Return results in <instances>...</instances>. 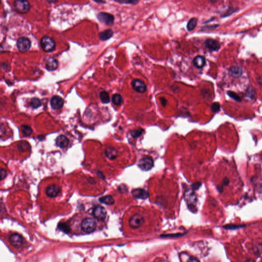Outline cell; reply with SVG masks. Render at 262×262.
<instances>
[{
    "label": "cell",
    "mask_w": 262,
    "mask_h": 262,
    "mask_svg": "<svg viewBox=\"0 0 262 262\" xmlns=\"http://www.w3.org/2000/svg\"><path fill=\"white\" fill-rule=\"evenodd\" d=\"M40 46L44 51L52 52L55 48L54 40L49 36H44L40 40Z\"/></svg>",
    "instance_id": "obj_1"
},
{
    "label": "cell",
    "mask_w": 262,
    "mask_h": 262,
    "mask_svg": "<svg viewBox=\"0 0 262 262\" xmlns=\"http://www.w3.org/2000/svg\"><path fill=\"white\" fill-rule=\"evenodd\" d=\"M96 228V223L94 219L90 218H85L81 223V228L86 233H91L95 231Z\"/></svg>",
    "instance_id": "obj_2"
},
{
    "label": "cell",
    "mask_w": 262,
    "mask_h": 262,
    "mask_svg": "<svg viewBox=\"0 0 262 262\" xmlns=\"http://www.w3.org/2000/svg\"><path fill=\"white\" fill-rule=\"evenodd\" d=\"M13 6L15 10L20 13H27L30 8V4L27 1H16L13 3Z\"/></svg>",
    "instance_id": "obj_3"
},
{
    "label": "cell",
    "mask_w": 262,
    "mask_h": 262,
    "mask_svg": "<svg viewBox=\"0 0 262 262\" xmlns=\"http://www.w3.org/2000/svg\"><path fill=\"white\" fill-rule=\"evenodd\" d=\"M144 218L142 215L136 213L133 215L129 220V225L132 228L137 229L144 223Z\"/></svg>",
    "instance_id": "obj_4"
},
{
    "label": "cell",
    "mask_w": 262,
    "mask_h": 262,
    "mask_svg": "<svg viewBox=\"0 0 262 262\" xmlns=\"http://www.w3.org/2000/svg\"><path fill=\"white\" fill-rule=\"evenodd\" d=\"M185 196L189 208H190V209H194L197 202L196 194L193 190H188L185 193Z\"/></svg>",
    "instance_id": "obj_5"
},
{
    "label": "cell",
    "mask_w": 262,
    "mask_h": 262,
    "mask_svg": "<svg viewBox=\"0 0 262 262\" xmlns=\"http://www.w3.org/2000/svg\"><path fill=\"white\" fill-rule=\"evenodd\" d=\"M97 19L100 22L109 26L113 25L115 19L114 16L112 15L104 12H101L98 13L97 15Z\"/></svg>",
    "instance_id": "obj_6"
},
{
    "label": "cell",
    "mask_w": 262,
    "mask_h": 262,
    "mask_svg": "<svg viewBox=\"0 0 262 262\" xmlns=\"http://www.w3.org/2000/svg\"><path fill=\"white\" fill-rule=\"evenodd\" d=\"M138 166L140 169L144 171H148L151 170L154 166V161L151 158L146 157L139 160Z\"/></svg>",
    "instance_id": "obj_7"
},
{
    "label": "cell",
    "mask_w": 262,
    "mask_h": 262,
    "mask_svg": "<svg viewBox=\"0 0 262 262\" xmlns=\"http://www.w3.org/2000/svg\"><path fill=\"white\" fill-rule=\"evenodd\" d=\"M131 85L134 91L139 93H143L147 90V85L140 79H134L131 82Z\"/></svg>",
    "instance_id": "obj_8"
},
{
    "label": "cell",
    "mask_w": 262,
    "mask_h": 262,
    "mask_svg": "<svg viewBox=\"0 0 262 262\" xmlns=\"http://www.w3.org/2000/svg\"><path fill=\"white\" fill-rule=\"evenodd\" d=\"M17 47L19 50L25 52L30 48L31 42L26 37L19 38L17 40Z\"/></svg>",
    "instance_id": "obj_9"
},
{
    "label": "cell",
    "mask_w": 262,
    "mask_h": 262,
    "mask_svg": "<svg viewBox=\"0 0 262 262\" xmlns=\"http://www.w3.org/2000/svg\"><path fill=\"white\" fill-rule=\"evenodd\" d=\"M9 241L12 246L16 248L21 247L23 243V239L18 233H13L9 237Z\"/></svg>",
    "instance_id": "obj_10"
},
{
    "label": "cell",
    "mask_w": 262,
    "mask_h": 262,
    "mask_svg": "<svg viewBox=\"0 0 262 262\" xmlns=\"http://www.w3.org/2000/svg\"><path fill=\"white\" fill-rule=\"evenodd\" d=\"M93 215L98 220H104L107 216V211L102 206H96L93 209Z\"/></svg>",
    "instance_id": "obj_11"
},
{
    "label": "cell",
    "mask_w": 262,
    "mask_h": 262,
    "mask_svg": "<svg viewBox=\"0 0 262 262\" xmlns=\"http://www.w3.org/2000/svg\"><path fill=\"white\" fill-rule=\"evenodd\" d=\"M63 99L59 96H54L50 100L51 106L54 110L61 109L63 106Z\"/></svg>",
    "instance_id": "obj_12"
},
{
    "label": "cell",
    "mask_w": 262,
    "mask_h": 262,
    "mask_svg": "<svg viewBox=\"0 0 262 262\" xmlns=\"http://www.w3.org/2000/svg\"><path fill=\"white\" fill-rule=\"evenodd\" d=\"M132 195L134 198L140 199H146L149 197L148 192L143 189H136L133 190Z\"/></svg>",
    "instance_id": "obj_13"
},
{
    "label": "cell",
    "mask_w": 262,
    "mask_h": 262,
    "mask_svg": "<svg viewBox=\"0 0 262 262\" xmlns=\"http://www.w3.org/2000/svg\"><path fill=\"white\" fill-rule=\"evenodd\" d=\"M205 45L206 47L210 50L218 51L220 48V45L218 42L213 39H208L205 42Z\"/></svg>",
    "instance_id": "obj_14"
},
{
    "label": "cell",
    "mask_w": 262,
    "mask_h": 262,
    "mask_svg": "<svg viewBox=\"0 0 262 262\" xmlns=\"http://www.w3.org/2000/svg\"><path fill=\"white\" fill-rule=\"evenodd\" d=\"M61 192V189L59 186L56 185H51L46 189V194L49 197L54 198L58 196Z\"/></svg>",
    "instance_id": "obj_15"
},
{
    "label": "cell",
    "mask_w": 262,
    "mask_h": 262,
    "mask_svg": "<svg viewBox=\"0 0 262 262\" xmlns=\"http://www.w3.org/2000/svg\"><path fill=\"white\" fill-rule=\"evenodd\" d=\"M193 64L196 68L198 69H201L204 66L206 61L203 56L198 55L193 59Z\"/></svg>",
    "instance_id": "obj_16"
},
{
    "label": "cell",
    "mask_w": 262,
    "mask_h": 262,
    "mask_svg": "<svg viewBox=\"0 0 262 262\" xmlns=\"http://www.w3.org/2000/svg\"><path fill=\"white\" fill-rule=\"evenodd\" d=\"M69 140L67 137L64 135H60L56 139V144L61 148H64L68 146Z\"/></svg>",
    "instance_id": "obj_17"
},
{
    "label": "cell",
    "mask_w": 262,
    "mask_h": 262,
    "mask_svg": "<svg viewBox=\"0 0 262 262\" xmlns=\"http://www.w3.org/2000/svg\"><path fill=\"white\" fill-rule=\"evenodd\" d=\"M58 67V62L54 58H50L47 60L46 68L48 70L54 71L56 70Z\"/></svg>",
    "instance_id": "obj_18"
},
{
    "label": "cell",
    "mask_w": 262,
    "mask_h": 262,
    "mask_svg": "<svg viewBox=\"0 0 262 262\" xmlns=\"http://www.w3.org/2000/svg\"><path fill=\"white\" fill-rule=\"evenodd\" d=\"M106 157L110 160H114L116 158L118 155V152L115 148L112 147H109L105 151Z\"/></svg>",
    "instance_id": "obj_19"
},
{
    "label": "cell",
    "mask_w": 262,
    "mask_h": 262,
    "mask_svg": "<svg viewBox=\"0 0 262 262\" xmlns=\"http://www.w3.org/2000/svg\"><path fill=\"white\" fill-rule=\"evenodd\" d=\"M229 73L232 77L238 78L242 75V70L240 67L238 66L232 67L229 69Z\"/></svg>",
    "instance_id": "obj_20"
},
{
    "label": "cell",
    "mask_w": 262,
    "mask_h": 262,
    "mask_svg": "<svg viewBox=\"0 0 262 262\" xmlns=\"http://www.w3.org/2000/svg\"><path fill=\"white\" fill-rule=\"evenodd\" d=\"M113 35V31L112 29H109L101 32L99 34L100 39L102 40H107L110 38Z\"/></svg>",
    "instance_id": "obj_21"
},
{
    "label": "cell",
    "mask_w": 262,
    "mask_h": 262,
    "mask_svg": "<svg viewBox=\"0 0 262 262\" xmlns=\"http://www.w3.org/2000/svg\"><path fill=\"white\" fill-rule=\"evenodd\" d=\"M100 201L101 203L108 205H111L114 204L115 201L113 198L111 196H105L100 198Z\"/></svg>",
    "instance_id": "obj_22"
},
{
    "label": "cell",
    "mask_w": 262,
    "mask_h": 262,
    "mask_svg": "<svg viewBox=\"0 0 262 262\" xmlns=\"http://www.w3.org/2000/svg\"><path fill=\"white\" fill-rule=\"evenodd\" d=\"M197 23L198 20L195 17H193L190 19L187 23V26H186L187 30L189 31H192L193 30H194V28L197 25Z\"/></svg>",
    "instance_id": "obj_23"
},
{
    "label": "cell",
    "mask_w": 262,
    "mask_h": 262,
    "mask_svg": "<svg viewBox=\"0 0 262 262\" xmlns=\"http://www.w3.org/2000/svg\"><path fill=\"white\" fill-rule=\"evenodd\" d=\"M21 131L24 135L26 137H28L31 135L32 133V130L30 127L27 125H22L21 126Z\"/></svg>",
    "instance_id": "obj_24"
},
{
    "label": "cell",
    "mask_w": 262,
    "mask_h": 262,
    "mask_svg": "<svg viewBox=\"0 0 262 262\" xmlns=\"http://www.w3.org/2000/svg\"><path fill=\"white\" fill-rule=\"evenodd\" d=\"M112 102L116 105H121L123 102V98L121 95L119 94H114L112 96Z\"/></svg>",
    "instance_id": "obj_25"
},
{
    "label": "cell",
    "mask_w": 262,
    "mask_h": 262,
    "mask_svg": "<svg viewBox=\"0 0 262 262\" xmlns=\"http://www.w3.org/2000/svg\"><path fill=\"white\" fill-rule=\"evenodd\" d=\"M100 98L101 102L104 104H108L110 101L109 95L105 91H102L100 93Z\"/></svg>",
    "instance_id": "obj_26"
},
{
    "label": "cell",
    "mask_w": 262,
    "mask_h": 262,
    "mask_svg": "<svg viewBox=\"0 0 262 262\" xmlns=\"http://www.w3.org/2000/svg\"><path fill=\"white\" fill-rule=\"evenodd\" d=\"M58 227L65 233H69L71 231L70 227L66 223H60L58 225Z\"/></svg>",
    "instance_id": "obj_27"
},
{
    "label": "cell",
    "mask_w": 262,
    "mask_h": 262,
    "mask_svg": "<svg viewBox=\"0 0 262 262\" xmlns=\"http://www.w3.org/2000/svg\"><path fill=\"white\" fill-rule=\"evenodd\" d=\"M41 105H42V103H41V101H40V100H39V98L35 97V98H33L31 100L30 105L32 108H33V109L39 108Z\"/></svg>",
    "instance_id": "obj_28"
},
{
    "label": "cell",
    "mask_w": 262,
    "mask_h": 262,
    "mask_svg": "<svg viewBox=\"0 0 262 262\" xmlns=\"http://www.w3.org/2000/svg\"><path fill=\"white\" fill-rule=\"evenodd\" d=\"M116 2L121 4H125L136 5L139 3L138 1L137 0H119L116 1Z\"/></svg>",
    "instance_id": "obj_29"
},
{
    "label": "cell",
    "mask_w": 262,
    "mask_h": 262,
    "mask_svg": "<svg viewBox=\"0 0 262 262\" xmlns=\"http://www.w3.org/2000/svg\"><path fill=\"white\" fill-rule=\"evenodd\" d=\"M143 132H144V130L142 129H138V130L132 131L131 134L133 137L136 138V137H138L139 136L142 135Z\"/></svg>",
    "instance_id": "obj_30"
},
{
    "label": "cell",
    "mask_w": 262,
    "mask_h": 262,
    "mask_svg": "<svg viewBox=\"0 0 262 262\" xmlns=\"http://www.w3.org/2000/svg\"><path fill=\"white\" fill-rule=\"evenodd\" d=\"M227 94L229 96L236 100V101H241L240 97L239 96V95H237L236 93H235V92H232V91H229V92H228Z\"/></svg>",
    "instance_id": "obj_31"
},
{
    "label": "cell",
    "mask_w": 262,
    "mask_h": 262,
    "mask_svg": "<svg viewBox=\"0 0 262 262\" xmlns=\"http://www.w3.org/2000/svg\"><path fill=\"white\" fill-rule=\"evenodd\" d=\"M211 109L212 111L213 112H219V110L220 109V104L218 102H215L212 105V107H211Z\"/></svg>",
    "instance_id": "obj_32"
},
{
    "label": "cell",
    "mask_w": 262,
    "mask_h": 262,
    "mask_svg": "<svg viewBox=\"0 0 262 262\" xmlns=\"http://www.w3.org/2000/svg\"><path fill=\"white\" fill-rule=\"evenodd\" d=\"M245 226H241V225H227V226H224V228L227 229H236L237 228H240L243 227Z\"/></svg>",
    "instance_id": "obj_33"
},
{
    "label": "cell",
    "mask_w": 262,
    "mask_h": 262,
    "mask_svg": "<svg viewBox=\"0 0 262 262\" xmlns=\"http://www.w3.org/2000/svg\"><path fill=\"white\" fill-rule=\"evenodd\" d=\"M7 176V171L4 169H1V180H3Z\"/></svg>",
    "instance_id": "obj_34"
},
{
    "label": "cell",
    "mask_w": 262,
    "mask_h": 262,
    "mask_svg": "<svg viewBox=\"0 0 262 262\" xmlns=\"http://www.w3.org/2000/svg\"><path fill=\"white\" fill-rule=\"evenodd\" d=\"M201 186V183L199 182H197V183H194L192 186V188L193 189V190H197L199 189L200 186Z\"/></svg>",
    "instance_id": "obj_35"
},
{
    "label": "cell",
    "mask_w": 262,
    "mask_h": 262,
    "mask_svg": "<svg viewBox=\"0 0 262 262\" xmlns=\"http://www.w3.org/2000/svg\"><path fill=\"white\" fill-rule=\"evenodd\" d=\"M187 262H199V260L197 259L196 258H194V257H190L189 260H188V261H187Z\"/></svg>",
    "instance_id": "obj_36"
},
{
    "label": "cell",
    "mask_w": 262,
    "mask_h": 262,
    "mask_svg": "<svg viewBox=\"0 0 262 262\" xmlns=\"http://www.w3.org/2000/svg\"><path fill=\"white\" fill-rule=\"evenodd\" d=\"M160 101H161L162 105L163 107H165L166 105V104H167V101H166V100L164 98H160Z\"/></svg>",
    "instance_id": "obj_37"
},
{
    "label": "cell",
    "mask_w": 262,
    "mask_h": 262,
    "mask_svg": "<svg viewBox=\"0 0 262 262\" xmlns=\"http://www.w3.org/2000/svg\"><path fill=\"white\" fill-rule=\"evenodd\" d=\"M217 27V26H205V27H203L202 28L203 30H208V29H210V28H216Z\"/></svg>",
    "instance_id": "obj_38"
},
{
    "label": "cell",
    "mask_w": 262,
    "mask_h": 262,
    "mask_svg": "<svg viewBox=\"0 0 262 262\" xmlns=\"http://www.w3.org/2000/svg\"><path fill=\"white\" fill-rule=\"evenodd\" d=\"M246 262H255V261H254L252 259H249L248 260L246 261Z\"/></svg>",
    "instance_id": "obj_39"
}]
</instances>
